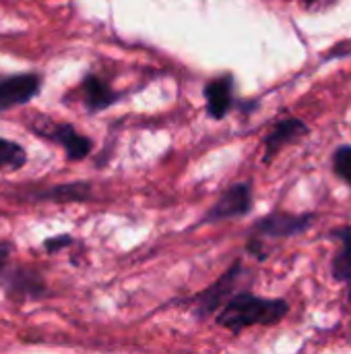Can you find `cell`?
<instances>
[{
  "instance_id": "obj_7",
  "label": "cell",
  "mask_w": 351,
  "mask_h": 354,
  "mask_svg": "<svg viewBox=\"0 0 351 354\" xmlns=\"http://www.w3.org/2000/svg\"><path fill=\"white\" fill-rule=\"evenodd\" d=\"M56 143H60L66 149V156L70 160H81L91 151V139L79 135L70 124H52L48 133H41Z\"/></svg>"
},
{
  "instance_id": "obj_9",
  "label": "cell",
  "mask_w": 351,
  "mask_h": 354,
  "mask_svg": "<svg viewBox=\"0 0 351 354\" xmlns=\"http://www.w3.org/2000/svg\"><path fill=\"white\" fill-rule=\"evenodd\" d=\"M83 93H85V104L91 112L106 110L118 100V93L103 79L95 75H87L83 79Z\"/></svg>"
},
{
  "instance_id": "obj_15",
  "label": "cell",
  "mask_w": 351,
  "mask_h": 354,
  "mask_svg": "<svg viewBox=\"0 0 351 354\" xmlns=\"http://www.w3.org/2000/svg\"><path fill=\"white\" fill-rule=\"evenodd\" d=\"M6 255H8V245H2V243H0V268H2L4 261H6Z\"/></svg>"
},
{
  "instance_id": "obj_16",
  "label": "cell",
  "mask_w": 351,
  "mask_h": 354,
  "mask_svg": "<svg viewBox=\"0 0 351 354\" xmlns=\"http://www.w3.org/2000/svg\"><path fill=\"white\" fill-rule=\"evenodd\" d=\"M304 2H317V0H304Z\"/></svg>"
},
{
  "instance_id": "obj_5",
  "label": "cell",
  "mask_w": 351,
  "mask_h": 354,
  "mask_svg": "<svg viewBox=\"0 0 351 354\" xmlns=\"http://www.w3.org/2000/svg\"><path fill=\"white\" fill-rule=\"evenodd\" d=\"M306 133H308V127L302 120H298V118H288V120L279 122L273 129V133L265 139V147H267L265 149V162H271L281 151V147L298 141Z\"/></svg>"
},
{
  "instance_id": "obj_4",
  "label": "cell",
  "mask_w": 351,
  "mask_h": 354,
  "mask_svg": "<svg viewBox=\"0 0 351 354\" xmlns=\"http://www.w3.org/2000/svg\"><path fill=\"white\" fill-rule=\"evenodd\" d=\"M252 207V189L250 185H234L230 187L221 199L213 205V209L207 214V222H217V220H230V218H240L246 216Z\"/></svg>"
},
{
  "instance_id": "obj_8",
  "label": "cell",
  "mask_w": 351,
  "mask_h": 354,
  "mask_svg": "<svg viewBox=\"0 0 351 354\" xmlns=\"http://www.w3.org/2000/svg\"><path fill=\"white\" fill-rule=\"evenodd\" d=\"M329 239L341 245L333 259V278L351 286V226H339L331 230Z\"/></svg>"
},
{
  "instance_id": "obj_2",
  "label": "cell",
  "mask_w": 351,
  "mask_h": 354,
  "mask_svg": "<svg viewBox=\"0 0 351 354\" xmlns=\"http://www.w3.org/2000/svg\"><path fill=\"white\" fill-rule=\"evenodd\" d=\"M314 214H271L263 220L252 230L250 241H263V239H292L308 230L314 222Z\"/></svg>"
},
{
  "instance_id": "obj_13",
  "label": "cell",
  "mask_w": 351,
  "mask_h": 354,
  "mask_svg": "<svg viewBox=\"0 0 351 354\" xmlns=\"http://www.w3.org/2000/svg\"><path fill=\"white\" fill-rule=\"evenodd\" d=\"M89 187L87 185H64V187H56L52 191L46 193V197L50 199H60V201H72V199H83L87 195Z\"/></svg>"
},
{
  "instance_id": "obj_12",
  "label": "cell",
  "mask_w": 351,
  "mask_h": 354,
  "mask_svg": "<svg viewBox=\"0 0 351 354\" xmlns=\"http://www.w3.org/2000/svg\"><path fill=\"white\" fill-rule=\"evenodd\" d=\"M333 168L335 174L345 180L348 185H351V145H341L335 156H333Z\"/></svg>"
},
{
  "instance_id": "obj_6",
  "label": "cell",
  "mask_w": 351,
  "mask_h": 354,
  "mask_svg": "<svg viewBox=\"0 0 351 354\" xmlns=\"http://www.w3.org/2000/svg\"><path fill=\"white\" fill-rule=\"evenodd\" d=\"M232 89L234 81L232 77H217L205 85V97H207V110L213 118H223L232 108Z\"/></svg>"
},
{
  "instance_id": "obj_1",
  "label": "cell",
  "mask_w": 351,
  "mask_h": 354,
  "mask_svg": "<svg viewBox=\"0 0 351 354\" xmlns=\"http://www.w3.org/2000/svg\"><path fill=\"white\" fill-rule=\"evenodd\" d=\"M288 311L290 305L281 299H263L242 292L225 303L217 315V324L238 334L250 326H275L288 315Z\"/></svg>"
},
{
  "instance_id": "obj_3",
  "label": "cell",
  "mask_w": 351,
  "mask_h": 354,
  "mask_svg": "<svg viewBox=\"0 0 351 354\" xmlns=\"http://www.w3.org/2000/svg\"><path fill=\"white\" fill-rule=\"evenodd\" d=\"M41 87V77L33 73L10 75L0 79V112L31 102Z\"/></svg>"
},
{
  "instance_id": "obj_10",
  "label": "cell",
  "mask_w": 351,
  "mask_h": 354,
  "mask_svg": "<svg viewBox=\"0 0 351 354\" xmlns=\"http://www.w3.org/2000/svg\"><path fill=\"white\" fill-rule=\"evenodd\" d=\"M242 274V263H236L217 284H213L203 297H199V303H201V313H211L217 305L223 303V299L228 295H232L234 286H236V280L240 278Z\"/></svg>"
},
{
  "instance_id": "obj_11",
  "label": "cell",
  "mask_w": 351,
  "mask_h": 354,
  "mask_svg": "<svg viewBox=\"0 0 351 354\" xmlns=\"http://www.w3.org/2000/svg\"><path fill=\"white\" fill-rule=\"evenodd\" d=\"M27 156L19 143L0 139V170H17L25 164Z\"/></svg>"
},
{
  "instance_id": "obj_14",
  "label": "cell",
  "mask_w": 351,
  "mask_h": 354,
  "mask_svg": "<svg viewBox=\"0 0 351 354\" xmlns=\"http://www.w3.org/2000/svg\"><path fill=\"white\" fill-rule=\"evenodd\" d=\"M68 243H70V236H58V241H48V243H46V249L56 251L58 247H64V245H68Z\"/></svg>"
}]
</instances>
